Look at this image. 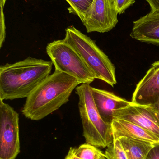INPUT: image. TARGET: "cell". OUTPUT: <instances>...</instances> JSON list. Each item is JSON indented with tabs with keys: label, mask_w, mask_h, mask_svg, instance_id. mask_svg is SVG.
I'll return each instance as SVG.
<instances>
[{
	"label": "cell",
	"mask_w": 159,
	"mask_h": 159,
	"mask_svg": "<svg viewBox=\"0 0 159 159\" xmlns=\"http://www.w3.org/2000/svg\"><path fill=\"white\" fill-rule=\"evenodd\" d=\"M151 7V12H159V0H146Z\"/></svg>",
	"instance_id": "44dd1931"
},
{
	"label": "cell",
	"mask_w": 159,
	"mask_h": 159,
	"mask_svg": "<svg viewBox=\"0 0 159 159\" xmlns=\"http://www.w3.org/2000/svg\"><path fill=\"white\" fill-rule=\"evenodd\" d=\"M70 5V13L77 15L80 18L88 9L93 0H66Z\"/></svg>",
	"instance_id": "2e32d148"
},
{
	"label": "cell",
	"mask_w": 159,
	"mask_h": 159,
	"mask_svg": "<svg viewBox=\"0 0 159 159\" xmlns=\"http://www.w3.org/2000/svg\"><path fill=\"white\" fill-rule=\"evenodd\" d=\"M89 83H82L76 89L79 98L78 108L86 143L105 148L114 141L111 124L99 114L93 101Z\"/></svg>",
	"instance_id": "277c9868"
},
{
	"label": "cell",
	"mask_w": 159,
	"mask_h": 159,
	"mask_svg": "<svg viewBox=\"0 0 159 159\" xmlns=\"http://www.w3.org/2000/svg\"><path fill=\"white\" fill-rule=\"evenodd\" d=\"M146 106L153 115L157 123L159 126V99L155 103Z\"/></svg>",
	"instance_id": "d6986e66"
},
{
	"label": "cell",
	"mask_w": 159,
	"mask_h": 159,
	"mask_svg": "<svg viewBox=\"0 0 159 159\" xmlns=\"http://www.w3.org/2000/svg\"><path fill=\"white\" fill-rule=\"evenodd\" d=\"M1 7V13H0V48H2L5 40L6 26L5 22V16L4 14V7Z\"/></svg>",
	"instance_id": "ac0fdd59"
},
{
	"label": "cell",
	"mask_w": 159,
	"mask_h": 159,
	"mask_svg": "<svg viewBox=\"0 0 159 159\" xmlns=\"http://www.w3.org/2000/svg\"><path fill=\"white\" fill-rule=\"evenodd\" d=\"M128 159H146L155 143L128 137L119 138Z\"/></svg>",
	"instance_id": "4fadbf2b"
},
{
	"label": "cell",
	"mask_w": 159,
	"mask_h": 159,
	"mask_svg": "<svg viewBox=\"0 0 159 159\" xmlns=\"http://www.w3.org/2000/svg\"><path fill=\"white\" fill-rule=\"evenodd\" d=\"M117 12L123 14L126 9L135 3L136 0H113Z\"/></svg>",
	"instance_id": "e0dca14e"
},
{
	"label": "cell",
	"mask_w": 159,
	"mask_h": 159,
	"mask_svg": "<svg viewBox=\"0 0 159 159\" xmlns=\"http://www.w3.org/2000/svg\"><path fill=\"white\" fill-rule=\"evenodd\" d=\"M114 119L134 123L152 133L159 139L158 124L146 106L131 102L129 106L116 111Z\"/></svg>",
	"instance_id": "30bf717a"
},
{
	"label": "cell",
	"mask_w": 159,
	"mask_h": 159,
	"mask_svg": "<svg viewBox=\"0 0 159 159\" xmlns=\"http://www.w3.org/2000/svg\"><path fill=\"white\" fill-rule=\"evenodd\" d=\"M133 23L132 38L159 45V12H150Z\"/></svg>",
	"instance_id": "8fae6325"
},
{
	"label": "cell",
	"mask_w": 159,
	"mask_h": 159,
	"mask_svg": "<svg viewBox=\"0 0 159 159\" xmlns=\"http://www.w3.org/2000/svg\"><path fill=\"white\" fill-rule=\"evenodd\" d=\"M6 1L7 0H0V6H2L3 7H4Z\"/></svg>",
	"instance_id": "603a6c76"
},
{
	"label": "cell",
	"mask_w": 159,
	"mask_h": 159,
	"mask_svg": "<svg viewBox=\"0 0 159 159\" xmlns=\"http://www.w3.org/2000/svg\"><path fill=\"white\" fill-rule=\"evenodd\" d=\"M81 84L75 77L55 70L27 97L21 112L31 120H41L68 102Z\"/></svg>",
	"instance_id": "6da1fadb"
},
{
	"label": "cell",
	"mask_w": 159,
	"mask_h": 159,
	"mask_svg": "<svg viewBox=\"0 0 159 159\" xmlns=\"http://www.w3.org/2000/svg\"><path fill=\"white\" fill-rule=\"evenodd\" d=\"M46 49L55 70L75 77L82 83L90 84L96 79L78 53L64 39L49 43Z\"/></svg>",
	"instance_id": "5b68a950"
},
{
	"label": "cell",
	"mask_w": 159,
	"mask_h": 159,
	"mask_svg": "<svg viewBox=\"0 0 159 159\" xmlns=\"http://www.w3.org/2000/svg\"><path fill=\"white\" fill-rule=\"evenodd\" d=\"M159 99V61L152 64L137 84L133 94V103L143 106L153 104Z\"/></svg>",
	"instance_id": "ba28073f"
},
{
	"label": "cell",
	"mask_w": 159,
	"mask_h": 159,
	"mask_svg": "<svg viewBox=\"0 0 159 159\" xmlns=\"http://www.w3.org/2000/svg\"><path fill=\"white\" fill-rule=\"evenodd\" d=\"M64 159H81L77 157V156L74 155L72 151L70 149L68 152V154L66 155ZM100 159H107L105 158V156H103Z\"/></svg>",
	"instance_id": "7402d4cb"
},
{
	"label": "cell",
	"mask_w": 159,
	"mask_h": 159,
	"mask_svg": "<svg viewBox=\"0 0 159 159\" xmlns=\"http://www.w3.org/2000/svg\"><path fill=\"white\" fill-rule=\"evenodd\" d=\"M91 93L96 108L105 121L111 124L117 110L125 108L131 102L105 90L91 87Z\"/></svg>",
	"instance_id": "9c48e42d"
},
{
	"label": "cell",
	"mask_w": 159,
	"mask_h": 159,
	"mask_svg": "<svg viewBox=\"0 0 159 159\" xmlns=\"http://www.w3.org/2000/svg\"><path fill=\"white\" fill-rule=\"evenodd\" d=\"M146 159H159V142L154 143Z\"/></svg>",
	"instance_id": "ffe728a7"
},
{
	"label": "cell",
	"mask_w": 159,
	"mask_h": 159,
	"mask_svg": "<svg viewBox=\"0 0 159 159\" xmlns=\"http://www.w3.org/2000/svg\"><path fill=\"white\" fill-rule=\"evenodd\" d=\"M118 13L113 0H93L79 18L87 32H107L118 22Z\"/></svg>",
	"instance_id": "52a82bcc"
},
{
	"label": "cell",
	"mask_w": 159,
	"mask_h": 159,
	"mask_svg": "<svg viewBox=\"0 0 159 159\" xmlns=\"http://www.w3.org/2000/svg\"><path fill=\"white\" fill-rule=\"evenodd\" d=\"M70 149L81 159H100L105 156L104 153L98 147L87 143L78 147L71 148Z\"/></svg>",
	"instance_id": "5bb4252c"
},
{
	"label": "cell",
	"mask_w": 159,
	"mask_h": 159,
	"mask_svg": "<svg viewBox=\"0 0 159 159\" xmlns=\"http://www.w3.org/2000/svg\"><path fill=\"white\" fill-rule=\"evenodd\" d=\"M53 63L28 57L0 67V99L13 100L29 97L50 75Z\"/></svg>",
	"instance_id": "7a4b0ae2"
},
{
	"label": "cell",
	"mask_w": 159,
	"mask_h": 159,
	"mask_svg": "<svg viewBox=\"0 0 159 159\" xmlns=\"http://www.w3.org/2000/svg\"><path fill=\"white\" fill-rule=\"evenodd\" d=\"M111 127L114 140L128 137L152 143L159 142V138L152 133L124 120L114 119Z\"/></svg>",
	"instance_id": "7c38bea8"
},
{
	"label": "cell",
	"mask_w": 159,
	"mask_h": 159,
	"mask_svg": "<svg viewBox=\"0 0 159 159\" xmlns=\"http://www.w3.org/2000/svg\"><path fill=\"white\" fill-rule=\"evenodd\" d=\"M19 114L0 99V159H15L20 152Z\"/></svg>",
	"instance_id": "8992f818"
},
{
	"label": "cell",
	"mask_w": 159,
	"mask_h": 159,
	"mask_svg": "<svg viewBox=\"0 0 159 159\" xmlns=\"http://www.w3.org/2000/svg\"><path fill=\"white\" fill-rule=\"evenodd\" d=\"M104 154L107 159H128L119 139L114 140L113 143L107 147Z\"/></svg>",
	"instance_id": "9a60e30c"
},
{
	"label": "cell",
	"mask_w": 159,
	"mask_h": 159,
	"mask_svg": "<svg viewBox=\"0 0 159 159\" xmlns=\"http://www.w3.org/2000/svg\"><path fill=\"white\" fill-rule=\"evenodd\" d=\"M64 39L78 53L96 79L112 87L116 84L115 66L94 41L73 26L65 30Z\"/></svg>",
	"instance_id": "3957f363"
}]
</instances>
